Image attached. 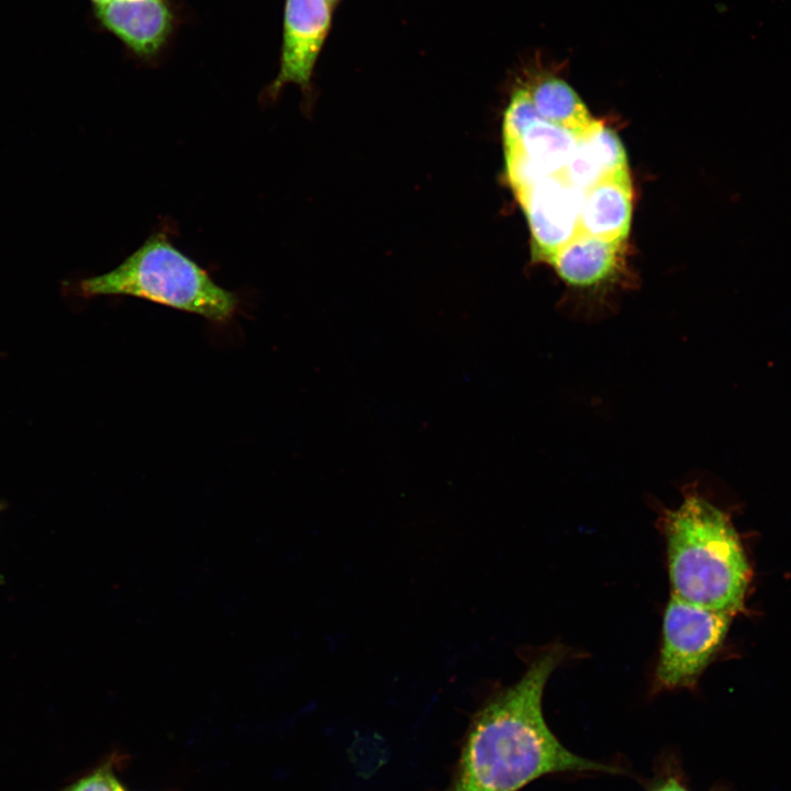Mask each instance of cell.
<instances>
[{"instance_id": "1", "label": "cell", "mask_w": 791, "mask_h": 791, "mask_svg": "<svg viewBox=\"0 0 791 791\" xmlns=\"http://www.w3.org/2000/svg\"><path fill=\"white\" fill-rule=\"evenodd\" d=\"M566 651L559 644L539 650L519 681L477 714L447 791H520L553 773L616 772L568 750L544 718V690Z\"/></svg>"}, {"instance_id": "2", "label": "cell", "mask_w": 791, "mask_h": 791, "mask_svg": "<svg viewBox=\"0 0 791 791\" xmlns=\"http://www.w3.org/2000/svg\"><path fill=\"white\" fill-rule=\"evenodd\" d=\"M671 595L735 615L744 606L750 568L729 516L694 484L676 509L660 508Z\"/></svg>"}, {"instance_id": "3", "label": "cell", "mask_w": 791, "mask_h": 791, "mask_svg": "<svg viewBox=\"0 0 791 791\" xmlns=\"http://www.w3.org/2000/svg\"><path fill=\"white\" fill-rule=\"evenodd\" d=\"M71 292L85 299L131 296L218 323L231 320L239 302L158 232L114 269L79 280Z\"/></svg>"}, {"instance_id": "4", "label": "cell", "mask_w": 791, "mask_h": 791, "mask_svg": "<svg viewBox=\"0 0 791 791\" xmlns=\"http://www.w3.org/2000/svg\"><path fill=\"white\" fill-rule=\"evenodd\" d=\"M733 614L710 610L671 595L662 620V643L653 691L695 686L722 646Z\"/></svg>"}, {"instance_id": "5", "label": "cell", "mask_w": 791, "mask_h": 791, "mask_svg": "<svg viewBox=\"0 0 791 791\" xmlns=\"http://www.w3.org/2000/svg\"><path fill=\"white\" fill-rule=\"evenodd\" d=\"M333 7L328 0H285L280 67L267 97L276 98L287 83L310 90L315 63L331 30Z\"/></svg>"}, {"instance_id": "6", "label": "cell", "mask_w": 791, "mask_h": 791, "mask_svg": "<svg viewBox=\"0 0 791 791\" xmlns=\"http://www.w3.org/2000/svg\"><path fill=\"white\" fill-rule=\"evenodd\" d=\"M584 191L573 187L561 171L543 177L516 197L525 212L533 238L534 257L547 260L580 233Z\"/></svg>"}, {"instance_id": "7", "label": "cell", "mask_w": 791, "mask_h": 791, "mask_svg": "<svg viewBox=\"0 0 791 791\" xmlns=\"http://www.w3.org/2000/svg\"><path fill=\"white\" fill-rule=\"evenodd\" d=\"M99 23L134 55L155 57L172 33L175 16L167 0H114L94 7Z\"/></svg>"}, {"instance_id": "8", "label": "cell", "mask_w": 791, "mask_h": 791, "mask_svg": "<svg viewBox=\"0 0 791 791\" xmlns=\"http://www.w3.org/2000/svg\"><path fill=\"white\" fill-rule=\"evenodd\" d=\"M621 245L580 232L546 261L570 287L592 291L619 276Z\"/></svg>"}, {"instance_id": "9", "label": "cell", "mask_w": 791, "mask_h": 791, "mask_svg": "<svg viewBox=\"0 0 791 791\" xmlns=\"http://www.w3.org/2000/svg\"><path fill=\"white\" fill-rule=\"evenodd\" d=\"M632 194L627 170L587 189L580 211V231L603 241L622 243L631 227Z\"/></svg>"}, {"instance_id": "10", "label": "cell", "mask_w": 791, "mask_h": 791, "mask_svg": "<svg viewBox=\"0 0 791 791\" xmlns=\"http://www.w3.org/2000/svg\"><path fill=\"white\" fill-rule=\"evenodd\" d=\"M624 170H627L626 154L619 136L594 120L578 138L577 148L561 172L573 187L586 191Z\"/></svg>"}, {"instance_id": "11", "label": "cell", "mask_w": 791, "mask_h": 791, "mask_svg": "<svg viewBox=\"0 0 791 791\" xmlns=\"http://www.w3.org/2000/svg\"><path fill=\"white\" fill-rule=\"evenodd\" d=\"M578 137L543 119L530 124L504 152L522 156L543 177L565 169L577 148Z\"/></svg>"}, {"instance_id": "12", "label": "cell", "mask_w": 791, "mask_h": 791, "mask_svg": "<svg viewBox=\"0 0 791 791\" xmlns=\"http://www.w3.org/2000/svg\"><path fill=\"white\" fill-rule=\"evenodd\" d=\"M526 86L543 120L572 132L578 138L594 122L586 104L565 80L554 75L541 74Z\"/></svg>"}, {"instance_id": "13", "label": "cell", "mask_w": 791, "mask_h": 791, "mask_svg": "<svg viewBox=\"0 0 791 791\" xmlns=\"http://www.w3.org/2000/svg\"><path fill=\"white\" fill-rule=\"evenodd\" d=\"M527 86L516 88L504 113L503 142L512 143L533 122L541 120Z\"/></svg>"}, {"instance_id": "14", "label": "cell", "mask_w": 791, "mask_h": 791, "mask_svg": "<svg viewBox=\"0 0 791 791\" xmlns=\"http://www.w3.org/2000/svg\"><path fill=\"white\" fill-rule=\"evenodd\" d=\"M115 761H104L63 791H124L115 770Z\"/></svg>"}, {"instance_id": "15", "label": "cell", "mask_w": 791, "mask_h": 791, "mask_svg": "<svg viewBox=\"0 0 791 791\" xmlns=\"http://www.w3.org/2000/svg\"><path fill=\"white\" fill-rule=\"evenodd\" d=\"M649 791H690L681 781L670 777L657 783Z\"/></svg>"}, {"instance_id": "16", "label": "cell", "mask_w": 791, "mask_h": 791, "mask_svg": "<svg viewBox=\"0 0 791 791\" xmlns=\"http://www.w3.org/2000/svg\"><path fill=\"white\" fill-rule=\"evenodd\" d=\"M93 3V7L103 5L105 3H109L114 0H90Z\"/></svg>"}, {"instance_id": "17", "label": "cell", "mask_w": 791, "mask_h": 791, "mask_svg": "<svg viewBox=\"0 0 791 791\" xmlns=\"http://www.w3.org/2000/svg\"><path fill=\"white\" fill-rule=\"evenodd\" d=\"M333 5H335L339 0H328Z\"/></svg>"}, {"instance_id": "18", "label": "cell", "mask_w": 791, "mask_h": 791, "mask_svg": "<svg viewBox=\"0 0 791 791\" xmlns=\"http://www.w3.org/2000/svg\"><path fill=\"white\" fill-rule=\"evenodd\" d=\"M4 504L0 502V511L3 509Z\"/></svg>"}]
</instances>
